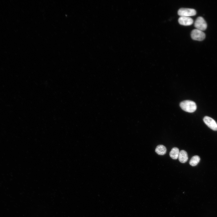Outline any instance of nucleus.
I'll return each mask as SVG.
<instances>
[{"label": "nucleus", "mask_w": 217, "mask_h": 217, "mask_svg": "<svg viewBox=\"0 0 217 217\" xmlns=\"http://www.w3.org/2000/svg\"><path fill=\"white\" fill-rule=\"evenodd\" d=\"M181 108L185 112L192 113L197 109V105L193 101L187 100L181 102L180 105Z\"/></svg>", "instance_id": "f257e3e1"}, {"label": "nucleus", "mask_w": 217, "mask_h": 217, "mask_svg": "<svg viewBox=\"0 0 217 217\" xmlns=\"http://www.w3.org/2000/svg\"><path fill=\"white\" fill-rule=\"evenodd\" d=\"M191 36L193 39L199 41L203 40L205 37V33L203 31L197 29L192 31Z\"/></svg>", "instance_id": "f03ea898"}, {"label": "nucleus", "mask_w": 217, "mask_h": 217, "mask_svg": "<svg viewBox=\"0 0 217 217\" xmlns=\"http://www.w3.org/2000/svg\"><path fill=\"white\" fill-rule=\"evenodd\" d=\"M178 15L181 16L189 17L195 15L196 11L193 9L182 8L178 10Z\"/></svg>", "instance_id": "7ed1b4c3"}, {"label": "nucleus", "mask_w": 217, "mask_h": 217, "mask_svg": "<svg viewBox=\"0 0 217 217\" xmlns=\"http://www.w3.org/2000/svg\"><path fill=\"white\" fill-rule=\"evenodd\" d=\"M194 25L196 29L202 31L205 30L207 27L206 21L203 18L201 17H199L197 18Z\"/></svg>", "instance_id": "20e7f679"}, {"label": "nucleus", "mask_w": 217, "mask_h": 217, "mask_svg": "<svg viewBox=\"0 0 217 217\" xmlns=\"http://www.w3.org/2000/svg\"><path fill=\"white\" fill-rule=\"evenodd\" d=\"M205 123L212 130L217 131V124L215 121L211 118L205 116L203 119Z\"/></svg>", "instance_id": "39448f33"}, {"label": "nucleus", "mask_w": 217, "mask_h": 217, "mask_svg": "<svg viewBox=\"0 0 217 217\" xmlns=\"http://www.w3.org/2000/svg\"><path fill=\"white\" fill-rule=\"evenodd\" d=\"M179 24L184 26H189L193 23L192 18L188 17L180 16L178 19Z\"/></svg>", "instance_id": "423d86ee"}, {"label": "nucleus", "mask_w": 217, "mask_h": 217, "mask_svg": "<svg viewBox=\"0 0 217 217\" xmlns=\"http://www.w3.org/2000/svg\"><path fill=\"white\" fill-rule=\"evenodd\" d=\"M179 161L182 163H184L187 162L188 159V156L187 152L184 150H181L179 152L178 156Z\"/></svg>", "instance_id": "0eeeda50"}, {"label": "nucleus", "mask_w": 217, "mask_h": 217, "mask_svg": "<svg viewBox=\"0 0 217 217\" xmlns=\"http://www.w3.org/2000/svg\"><path fill=\"white\" fill-rule=\"evenodd\" d=\"M166 148L163 145H159L157 146L155 149V152L158 155H163L165 154L166 152Z\"/></svg>", "instance_id": "6e6552de"}, {"label": "nucleus", "mask_w": 217, "mask_h": 217, "mask_svg": "<svg viewBox=\"0 0 217 217\" xmlns=\"http://www.w3.org/2000/svg\"><path fill=\"white\" fill-rule=\"evenodd\" d=\"M179 152V149L178 148L174 147L172 148L170 152V156L173 159H177L178 157Z\"/></svg>", "instance_id": "1a4fd4ad"}, {"label": "nucleus", "mask_w": 217, "mask_h": 217, "mask_svg": "<svg viewBox=\"0 0 217 217\" xmlns=\"http://www.w3.org/2000/svg\"><path fill=\"white\" fill-rule=\"evenodd\" d=\"M200 160V158L198 156H193L189 162L190 164L193 166L197 165Z\"/></svg>", "instance_id": "9d476101"}]
</instances>
